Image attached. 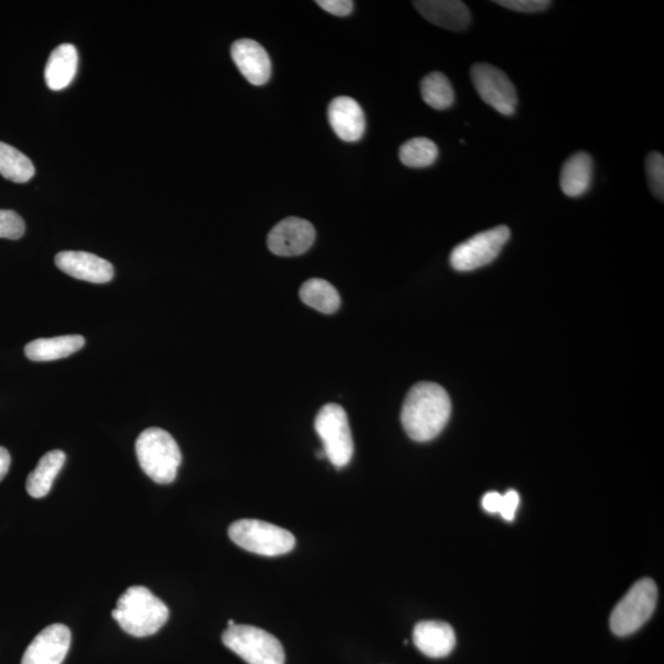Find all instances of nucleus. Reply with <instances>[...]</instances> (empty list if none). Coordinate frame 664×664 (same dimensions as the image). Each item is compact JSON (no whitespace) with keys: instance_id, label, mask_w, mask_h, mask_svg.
<instances>
[{"instance_id":"nucleus-1","label":"nucleus","mask_w":664,"mask_h":664,"mask_svg":"<svg viewBox=\"0 0 664 664\" xmlns=\"http://www.w3.org/2000/svg\"><path fill=\"white\" fill-rule=\"evenodd\" d=\"M452 403L446 389L436 383L422 382L410 389L401 411V423L411 439L428 442L447 426Z\"/></svg>"},{"instance_id":"nucleus-2","label":"nucleus","mask_w":664,"mask_h":664,"mask_svg":"<svg viewBox=\"0 0 664 664\" xmlns=\"http://www.w3.org/2000/svg\"><path fill=\"white\" fill-rule=\"evenodd\" d=\"M112 618L128 635L148 637L163 628L169 619V609L148 588L133 586L117 601Z\"/></svg>"},{"instance_id":"nucleus-3","label":"nucleus","mask_w":664,"mask_h":664,"mask_svg":"<svg viewBox=\"0 0 664 664\" xmlns=\"http://www.w3.org/2000/svg\"><path fill=\"white\" fill-rule=\"evenodd\" d=\"M136 454L142 470L157 484H171L178 475L181 452L173 436L152 427L137 438Z\"/></svg>"},{"instance_id":"nucleus-4","label":"nucleus","mask_w":664,"mask_h":664,"mask_svg":"<svg viewBox=\"0 0 664 664\" xmlns=\"http://www.w3.org/2000/svg\"><path fill=\"white\" fill-rule=\"evenodd\" d=\"M228 534L240 548L270 558L291 553L296 546L289 530L259 519H239L229 527Z\"/></svg>"},{"instance_id":"nucleus-5","label":"nucleus","mask_w":664,"mask_h":664,"mask_svg":"<svg viewBox=\"0 0 664 664\" xmlns=\"http://www.w3.org/2000/svg\"><path fill=\"white\" fill-rule=\"evenodd\" d=\"M223 644L249 664H285L286 655L275 636L256 626H230L222 636Z\"/></svg>"},{"instance_id":"nucleus-6","label":"nucleus","mask_w":664,"mask_h":664,"mask_svg":"<svg viewBox=\"0 0 664 664\" xmlns=\"http://www.w3.org/2000/svg\"><path fill=\"white\" fill-rule=\"evenodd\" d=\"M658 592L651 578L636 582L614 608L610 629L617 636H629L641 629L655 612Z\"/></svg>"},{"instance_id":"nucleus-7","label":"nucleus","mask_w":664,"mask_h":664,"mask_svg":"<svg viewBox=\"0 0 664 664\" xmlns=\"http://www.w3.org/2000/svg\"><path fill=\"white\" fill-rule=\"evenodd\" d=\"M315 431L323 442L326 458L334 467L341 469L350 464L355 446L344 408L337 404L321 408L315 419Z\"/></svg>"},{"instance_id":"nucleus-8","label":"nucleus","mask_w":664,"mask_h":664,"mask_svg":"<svg viewBox=\"0 0 664 664\" xmlns=\"http://www.w3.org/2000/svg\"><path fill=\"white\" fill-rule=\"evenodd\" d=\"M511 238V230L506 226L474 235L462 244L455 246L451 254V265L454 270L468 272L491 264L500 255L503 246Z\"/></svg>"},{"instance_id":"nucleus-9","label":"nucleus","mask_w":664,"mask_h":664,"mask_svg":"<svg viewBox=\"0 0 664 664\" xmlns=\"http://www.w3.org/2000/svg\"><path fill=\"white\" fill-rule=\"evenodd\" d=\"M471 82L481 99L505 116H512L518 104L517 90L505 73L489 63L475 64Z\"/></svg>"},{"instance_id":"nucleus-10","label":"nucleus","mask_w":664,"mask_h":664,"mask_svg":"<svg viewBox=\"0 0 664 664\" xmlns=\"http://www.w3.org/2000/svg\"><path fill=\"white\" fill-rule=\"evenodd\" d=\"M314 242L313 224L296 217L283 219L273 227L267 238V245H269L271 253L286 257L307 253Z\"/></svg>"},{"instance_id":"nucleus-11","label":"nucleus","mask_w":664,"mask_h":664,"mask_svg":"<svg viewBox=\"0 0 664 664\" xmlns=\"http://www.w3.org/2000/svg\"><path fill=\"white\" fill-rule=\"evenodd\" d=\"M72 634L68 626H47L32 640L21 664H62L71 647Z\"/></svg>"},{"instance_id":"nucleus-12","label":"nucleus","mask_w":664,"mask_h":664,"mask_svg":"<svg viewBox=\"0 0 664 664\" xmlns=\"http://www.w3.org/2000/svg\"><path fill=\"white\" fill-rule=\"evenodd\" d=\"M55 261L58 269L80 281L101 285L115 276L114 266L109 261L85 251H62Z\"/></svg>"},{"instance_id":"nucleus-13","label":"nucleus","mask_w":664,"mask_h":664,"mask_svg":"<svg viewBox=\"0 0 664 664\" xmlns=\"http://www.w3.org/2000/svg\"><path fill=\"white\" fill-rule=\"evenodd\" d=\"M230 52L240 73L249 83L259 87L269 82L272 72L271 60L269 53L259 42L249 39L239 40L234 42Z\"/></svg>"},{"instance_id":"nucleus-14","label":"nucleus","mask_w":664,"mask_h":664,"mask_svg":"<svg viewBox=\"0 0 664 664\" xmlns=\"http://www.w3.org/2000/svg\"><path fill=\"white\" fill-rule=\"evenodd\" d=\"M332 130L342 141L353 143L360 141L366 130V119L362 107L355 99L339 96L331 101L328 110Z\"/></svg>"},{"instance_id":"nucleus-15","label":"nucleus","mask_w":664,"mask_h":664,"mask_svg":"<svg viewBox=\"0 0 664 664\" xmlns=\"http://www.w3.org/2000/svg\"><path fill=\"white\" fill-rule=\"evenodd\" d=\"M415 8L426 20L439 28L460 32L469 28L471 14L458 0H420Z\"/></svg>"},{"instance_id":"nucleus-16","label":"nucleus","mask_w":664,"mask_h":664,"mask_svg":"<svg viewBox=\"0 0 664 664\" xmlns=\"http://www.w3.org/2000/svg\"><path fill=\"white\" fill-rule=\"evenodd\" d=\"M457 642L451 625L443 621H421L414 629V644L423 655L443 658L451 655Z\"/></svg>"},{"instance_id":"nucleus-17","label":"nucleus","mask_w":664,"mask_h":664,"mask_svg":"<svg viewBox=\"0 0 664 664\" xmlns=\"http://www.w3.org/2000/svg\"><path fill=\"white\" fill-rule=\"evenodd\" d=\"M78 68L77 48L63 44L53 50L45 68V80L51 90H63L73 82Z\"/></svg>"},{"instance_id":"nucleus-18","label":"nucleus","mask_w":664,"mask_h":664,"mask_svg":"<svg viewBox=\"0 0 664 664\" xmlns=\"http://www.w3.org/2000/svg\"><path fill=\"white\" fill-rule=\"evenodd\" d=\"M593 178V160L586 152L571 155L562 166L560 187L569 197L585 195L591 187Z\"/></svg>"},{"instance_id":"nucleus-19","label":"nucleus","mask_w":664,"mask_h":664,"mask_svg":"<svg viewBox=\"0 0 664 664\" xmlns=\"http://www.w3.org/2000/svg\"><path fill=\"white\" fill-rule=\"evenodd\" d=\"M85 339L82 335H66L52 339H37L25 346V355L30 361L51 362L72 356L83 348Z\"/></svg>"},{"instance_id":"nucleus-20","label":"nucleus","mask_w":664,"mask_h":664,"mask_svg":"<svg viewBox=\"0 0 664 664\" xmlns=\"http://www.w3.org/2000/svg\"><path fill=\"white\" fill-rule=\"evenodd\" d=\"M64 463H66V453L60 449L46 453L26 480L28 494L34 498L47 496Z\"/></svg>"},{"instance_id":"nucleus-21","label":"nucleus","mask_w":664,"mask_h":664,"mask_svg":"<svg viewBox=\"0 0 664 664\" xmlns=\"http://www.w3.org/2000/svg\"><path fill=\"white\" fill-rule=\"evenodd\" d=\"M299 296L304 304L320 313L332 314L339 310L341 298L337 289L328 281L312 278L303 283Z\"/></svg>"},{"instance_id":"nucleus-22","label":"nucleus","mask_w":664,"mask_h":664,"mask_svg":"<svg viewBox=\"0 0 664 664\" xmlns=\"http://www.w3.org/2000/svg\"><path fill=\"white\" fill-rule=\"evenodd\" d=\"M0 175L16 184H25L34 178L35 166L24 153L0 142Z\"/></svg>"},{"instance_id":"nucleus-23","label":"nucleus","mask_w":664,"mask_h":664,"mask_svg":"<svg viewBox=\"0 0 664 664\" xmlns=\"http://www.w3.org/2000/svg\"><path fill=\"white\" fill-rule=\"evenodd\" d=\"M423 101L435 110H447L454 104L455 95L449 79L443 73L427 74L421 82Z\"/></svg>"},{"instance_id":"nucleus-24","label":"nucleus","mask_w":664,"mask_h":664,"mask_svg":"<svg viewBox=\"0 0 664 664\" xmlns=\"http://www.w3.org/2000/svg\"><path fill=\"white\" fill-rule=\"evenodd\" d=\"M438 147L431 139L417 137L400 147L399 158L401 163L409 168H427L436 162Z\"/></svg>"},{"instance_id":"nucleus-25","label":"nucleus","mask_w":664,"mask_h":664,"mask_svg":"<svg viewBox=\"0 0 664 664\" xmlns=\"http://www.w3.org/2000/svg\"><path fill=\"white\" fill-rule=\"evenodd\" d=\"M646 174L652 194L658 200L664 198V158L657 152L650 153L646 158Z\"/></svg>"},{"instance_id":"nucleus-26","label":"nucleus","mask_w":664,"mask_h":664,"mask_svg":"<svg viewBox=\"0 0 664 664\" xmlns=\"http://www.w3.org/2000/svg\"><path fill=\"white\" fill-rule=\"evenodd\" d=\"M25 233L24 219L15 211L0 210V238L18 240Z\"/></svg>"},{"instance_id":"nucleus-27","label":"nucleus","mask_w":664,"mask_h":664,"mask_svg":"<svg viewBox=\"0 0 664 664\" xmlns=\"http://www.w3.org/2000/svg\"><path fill=\"white\" fill-rule=\"evenodd\" d=\"M495 3L518 13L543 12L551 4L548 0H497Z\"/></svg>"},{"instance_id":"nucleus-28","label":"nucleus","mask_w":664,"mask_h":664,"mask_svg":"<svg viewBox=\"0 0 664 664\" xmlns=\"http://www.w3.org/2000/svg\"><path fill=\"white\" fill-rule=\"evenodd\" d=\"M321 9L335 16H347L352 13L355 3L351 0H319L317 2Z\"/></svg>"},{"instance_id":"nucleus-29","label":"nucleus","mask_w":664,"mask_h":664,"mask_svg":"<svg viewBox=\"0 0 664 664\" xmlns=\"http://www.w3.org/2000/svg\"><path fill=\"white\" fill-rule=\"evenodd\" d=\"M519 506V495L517 491L510 490L507 491L505 495H502V503L500 514L503 519H506L507 522H511L516 516L517 508Z\"/></svg>"},{"instance_id":"nucleus-30","label":"nucleus","mask_w":664,"mask_h":664,"mask_svg":"<svg viewBox=\"0 0 664 664\" xmlns=\"http://www.w3.org/2000/svg\"><path fill=\"white\" fill-rule=\"evenodd\" d=\"M502 495L498 492H489L483 498V507L487 513H500Z\"/></svg>"},{"instance_id":"nucleus-31","label":"nucleus","mask_w":664,"mask_h":664,"mask_svg":"<svg viewBox=\"0 0 664 664\" xmlns=\"http://www.w3.org/2000/svg\"><path fill=\"white\" fill-rule=\"evenodd\" d=\"M10 464H12V457H10L8 449L0 447V481L7 476Z\"/></svg>"},{"instance_id":"nucleus-32","label":"nucleus","mask_w":664,"mask_h":664,"mask_svg":"<svg viewBox=\"0 0 664 664\" xmlns=\"http://www.w3.org/2000/svg\"><path fill=\"white\" fill-rule=\"evenodd\" d=\"M234 625H235V621H234V620H229V621H228V628H230V626H234Z\"/></svg>"}]
</instances>
